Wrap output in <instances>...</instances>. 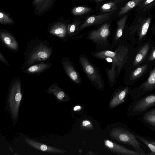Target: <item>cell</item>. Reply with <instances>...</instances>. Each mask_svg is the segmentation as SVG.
Listing matches in <instances>:
<instances>
[{
  "mask_svg": "<svg viewBox=\"0 0 155 155\" xmlns=\"http://www.w3.org/2000/svg\"><path fill=\"white\" fill-rule=\"evenodd\" d=\"M151 21V18L149 17L142 21L139 32L140 39L142 38L146 35L148 30Z\"/></svg>",
  "mask_w": 155,
  "mask_h": 155,
  "instance_id": "cell-23",
  "label": "cell"
},
{
  "mask_svg": "<svg viewBox=\"0 0 155 155\" xmlns=\"http://www.w3.org/2000/svg\"><path fill=\"white\" fill-rule=\"evenodd\" d=\"M128 87L122 88L115 91L112 95L108 104L110 109H113L120 105L131 91Z\"/></svg>",
  "mask_w": 155,
  "mask_h": 155,
  "instance_id": "cell-10",
  "label": "cell"
},
{
  "mask_svg": "<svg viewBox=\"0 0 155 155\" xmlns=\"http://www.w3.org/2000/svg\"><path fill=\"white\" fill-rule=\"evenodd\" d=\"M141 120L150 128H155V108L148 110L142 114Z\"/></svg>",
  "mask_w": 155,
  "mask_h": 155,
  "instance_id": "cell-15",
  "label": "cell"
},
{
  "mask_svg": "<svg viewBox=\"0 0 155 155\" xmlns=\"http://www.w3.org/2000/svg\"><path fill=\"white\" fill-rule=\"evenodd\" d=\"M40 148L42 151H45L47 149V147L45 145L43 144L41 146Z\"/></svg>",
  "mask_w": 155,
  "mask_h": 155,
  "instance_id": "cell-32",
  "label": "cell"
},
{
  "mask_svg": "<svg viewBox=\"0 0 155 155\" xmlns=\"http://www.w3.org/2000/svg\"><path fill=\"white\" fill-rule=\"evenodd\" d=\"M127 18V15H125L117 22V28L115 35L116 40H118L122 36Z\"/></svg>",
  "mask_w": 155,
  "mask_h": 155,
  "instance_id": "cell-21",
  "label": "cell"
},
{
  "mask_svg": "<svg viewBox=\"0 0 155 155\" xmlns=\"http://www.w3.org/2000/svg\"><path fill=\"white\" fill-rule=\"evenodd\" d=\"M0 37L4 44L10 49L13 50L17 49V43L10 34L5 31L2 32L0 33Z\"/></svg>",
  "mask_w": 155,
  "mask_h": 155,
  "instance_id": "cell-16",
  "label": "cell"
},
{
  "mask_svg": "<svg viewBox=\"0 0 155 155\" xmlns=\"http://www.w3.org/2000/svg\"><path fill=\"white\" fill-rule=\"evenodd\" d=\"M81 25L78 21H75L71 24L67 25L68 35L71 38L79 32V29Z\"/></svg>",
  "mask_w": 155,
  "mask_h": 155,
  "instance_id": "cell-22",
  "label": "cell"
},
{
  "mask_svg": "<svg viewBox=\"0 0 155 155\" xmlns=\"http://www.w3.org/2000/svg\"><path fill=\"white\" fill-rule=\"evenodd\" d=\"M104 144L109 151L118 155H141L137 151L129 150L110 140L105 139Z\"/></svg>",
  "mask_w": 155,
  "mask_h": 155,
  "instance_id": "cell-11",
  "label": "cell"
},
{
  "mask_svg": "<svg viewBox=\"0 0 155 155\" xmlns=\"http://www.w3.org/2000/svg\"><path fill=\"white\" fill-rule=\"evenodd\" d=\"M110 34V26L105 23L97 30L91 31L87 38L99 45H104Z\"/></svg>",
  "mask_w": 155,
  "mask_h": 155,
  "instance_id": "cell-8",
  "label": "cell"
},
{
  "mask_svg": "<svg viewBox=\"0 0 155 155\" xmlns=\"http://www.w3.org/2000/svg\"><path fill=\"white\" fill-rule=\"evenodd\" d=\"M155 0H145L143 3L141 7L144 9H148L153 5Z\"/></svg>",
  "mask_w": 155,
  "mask_h": 155,
  "instance_id": "cell-28",
  "label": "cell"
},
{
  "mask_svg": "<svg viewBox=\"0 0 155 155\" xmlns=\"http://www.w3.org/2000/svg\"><path fill=\"white\" fill-rule=\"evenodd\" d=\"M123 0H116L104 4L100 8L103 12H110L115 11L117 8V4Z\"/></svg>",
  "mask_w": 155,
  "mask_h": 155,
  "instance_id": "cell-20",
  "label": "cell"
},
{
  "mask_svg": "<svg viewBox=\"0 0 155 155\" xmlns=\"http://www.w3.org/2000/svg\"><path fill=\"white\" fill-rule=\"evenodd\" d=\"M97 2H100L104 0H95Z\"/></svg>",
  "mask_w": 155,
  "mask_h": 155,
  "instance_id": "cell-35",
  "label": "cell"
},
{
  "mask_svg": "<svg viewBox=\"0 0 155 155\" xmlns=\"http://www.w3.org/2000/svg\"><path fill=\"white\" fill-rule=\"evenodd\" d=\"M0 60L5 63H6V61L5 59L4 58L3 56L0 53Z\"/></svg>",
  "mask_w": 155,
  "mask_h": 155,
  "instance_id": "cell-33",
  "label": "cell"
},
{
  "mask_svg": "<svg viewBox=\"0 0 155 155\" xmlns=\"http://www.w3.org/2000/svg\"><path fill=\"white\" fill-rule=\"evenodd\" d=\"M109 137L118 142L129 145L141 155H147L140 147L141 144L134 133L126 126L122 124H114L107 129Z\"/></svg>",
  "mask_w": 155,
  "mask_h": 155,
  "instance_id": "cell-1",
  "label": "cell"
},
{
  "mask_svg": "<svg viewBox=\"0 0 155 155\" xmlns=\"http://www.w3.org/2000/svg\"><path fill=\"white\" fill-rule=\"evenodd\" d=\"M67 25L64 22H58L51 26L48 28L50 34L56 36L64 41L71 38L67 34Z\"/></svg>",
  "mask_w": 155,
  "mask_h": 155,
  "instance_id": "cell-13",
  "label": "cell"
},
{
  "mask_svg": "<svg viewBox=\"0 0 155 155\" xmlns=\"http://www.w3.org/2000/svg\"><path fill=\"white\" fill-rule=\"evenodd\" d=\"M128 50L124 46H120L115 51V54L111 57V68L108 70L107 75L111 87L115 83V78L120 70L128 58Z\"/></svg>",
  "mask_w": 155,
  "mask_h": 155,
  "instance_id": "cell-3",
  "label": "cell"
},
{
  "mask_svg": "<svg viewBox=\"0 0 155 155\" xmlns=\"http://www.w3.org/2000/svg\"><path fill=\"white\" fill-rule=\"evenodd\" d=\"M79 62L84 73L89 79L95 84L97 87L102 89L103 87L101 78L96 69L84 54L79 57Z\"/></svg>",
  "mask_w": 155,
  "mask_h": 155,
  "instance_id": "cell-6",
  "label": "cell"
},
{
  "mask_svg": "<svg viewBox=\"0 0 155 155\" xmlns=\"http://www.w3.org/2000/svg\"><path fill=\"white\" fill-rule=\"evenodd\" d=\"M54 1V0H34L33 4L38 12L42 13L48 10L52 6Z\"/></svg>",
  "mask_w": 155,
  "mask_h": 155,
  "instance_id": "cell-17",
  "label": "cell"
},
{
  "mask_svg": "<svg viewBox=\"0 0 155 155\" xmlns=\"http://www.w3.org/2000/svg\"><path fill=\"white\" fill-rule=\"evenodd\" d=\"M147 67V65L145 64L137 68L131 74V79L135 80L138 78L145 71Z\"/></svg>",
  "mask_w": 155,
  "mask_h": 155,
  "instance_id": "cell-26",
  "label": "cell"
},
{
  "mask_svg": "<svg viewBox=\"0 0 155 155\" xmlns=\"http://www.w3.org/2000/svg\"><path fill=\"white\" fill-rule=\"evenodd\" d=\"M64 93L62 91L59 92L58 94L57 97L60 99H62L64 96Z\"/></svg>",
  "mask_w": 155,
  "mask_h": 155,
  "instance_id": "cell-30",
  "label": "cell"
},
{
  "mask_svg": "<svg viewBox=\"0 0 155 155\" xmlns=\"http://www.w3.org/2000/svg\"><path fill=\"white\" fill-rule=\"evenodd\" d=\"M53 52V48L48 40L35 38L31 42L26 66L28 67L36 63L46 61L50 58Z\"/></svg>",
  "mask_w": 155,
  "mask_h": 155,
  "instance_id": "cell-2",
  "label": "cell"
},
{
  "mask_svg": "<svg viewBox=\"0 0 155 155\" xmlns=\"http://www.w3.org/2000/svg\"><path fill=\"white\" fill-rule=\"evenodd\" d=\"M143 0H132L126 3L124 6L120 8L118 13L119 16L122 15L138 5Z\"/></svg>",
  "mask_w": 155,
  "mask_h": 155,
  "instance_id": "cell-18",
  "label": "cell"
},
{
  "mask_svg": "<svg viewBox=\"0 0 155 155\" xmlns=\"http://www.w3.org/2000/svg\"><path fill=\"white\" fill-rule=\"evenodd\" d=\"M155 58V50L154 48L152 50L151 55L149 58V61H152L154 60Z\"/></svg>",
  "mask_w": 155,
  "mask_h": 155,
  "instance_id": "cell-29",
  "label": "cell"
},
{
  "mask_svg": "<svg viewBox=\"0 0 155 155\" xmlns=\"http://www.w3.org/2000/svg\"><path fill=\"white\" fill-rule=\"evenodd\" d=\"M91 124L90 122L88 121L84 120L82 123L83 125L84 126H86L87 125H90Z\"/></svg>",
  "mask_w": 155,
  "mask_h": 155,
  "instance_id": "cell-31",
  "label": "cell"
},
{
  "mask_svg": "<svg viewBox=\"0 0 155 155\" xmlns=\"http://www.w3.org/2000/svg\"><path fill=\"white\" fill-rule=\"evenodd\" d=\"M129 106L127 114L130 117L142 115L155 105V94H151L137 97Z\"/></svg>",
  "mask_w": 155,
  "mask_h": 155,
  "instance_id": "cell-4",
  "label": "cell"
},
{
  "mask_svg": "<svg viewBox=\"0 0 155 155\" xmlns=\"http://www.w3.org/2000/svg\"><path fill=\"white\" fill-rule=\"evenodd\" d=\"M61 63L65 72L70 80L76 84H80L81 80L79 73L69 58L67 57H64Z\"/></svg>",
  "mask_w": 155,
  "mask_h": 155,
  "instance_id": "cell-9",
  "label": "cell"
},
{
  "mask_svg": "<svg viewBox=\"0 0 155 155\" xmlns=\"http://www.w3.org/2000/svg\"><path fill=\"white\" fill-rule=\"evenodd\" d=\"M114 12H106L97 15H92L87 17L84 22L81 25L79 31L87 27L101 24L108 20L113 14Z\"/></svg>",
  "mask_w": 155,
  "mask_h": 155,
  "instance_id": "cell-12",
  "label": "cell"
},
{
  "mask_svg": "<svg viewBox=\"0 0 155 155\" xmlns=\"http://www.w3.org/2000/svg\"><path fill=\"white\" fill-rule=\"evenodd\" d=\"M149 48V45L148 43L142 48L135 57L134 63V66L138 65L142 61L148 53Z\"/></svg>",
  "mask_w": 155,
  "mask_h": 155,
  "instance_id": "cell-19",
  "label": "cell"
},
{
  "mask_svg": "<svg viewBox=\"0 0 155 155\" xmlns=\"http://www.w3.org/2000/svg\"><path fill=\"white\" fill-rule=\"evenodd\" d=\"M81 108L80 106H75L74 108V110H76L77 109H80Z\"/></svg>",
  "mask_w": 155,
  "mask_h": 155,
  "instance_id": "cell-34",
  "label": "cell"
},
{
  "mask_svg": "<svg viewBox=\"0 0 155 155\" xmlns=\"http://www.w3.org/2000/svg\"><path fill=\"white\" fill-rule=\"evenodd\" d=\"M22 96L21 91V83L17 81L13 84L8 97V104L12 118H17Z\"/></svg>",
  "mask_w": 155,
  "mask_h": 155,
  "instance_id": "cell-5",
  "label": "cell"
},
{
  "mask_svg": "<svg viewBox=\"0 0 155 155\" xmlns=\"http://www.w3.org/2000/svg\"><path fill=\"white\" fill-rule=\"evenodd\" d=\"M136 137L137 139H139L148 147L151 151V153L152 155H155L154 141L148 140L147 138L138 135H136Z\"/></svg>",
  "mask_w": 155,
  "mask_h": 155,
  "instance_id": "cell-24",
  "label": "cell"
},
{
  "mask_svg": "<svg viewBox=\"0 0 155 155\" xmlns=\"http://www.w3.org/2000/svg\"><path fill=\"white\" fill-rule=\"evenodd\" d=\"M52 66V64L51 63L41 62L31 65L25 70V72L31 74L38 75L47 71Z\"/></svg>",
  "mask_w": 155,
  "mask_h": 155,
  "instance_id": "cell-14",
  "label": "cell"
},
{
  "mask_svg": "<svg viewBox=\"0 0 155 155\" xmlns=\"http://www.w3.org/2000/svg\"><path fill=\"white\" fill-rule=\"evenodd\" d=\"M91 9L88 7L78 6L74 8L71 10V13L74 15H81L88 13Z\"/></svg>",
  "mask_w": 155,
  "mask_h": 155,
  "instance_id": "cell-25",
  "label": "cell"
},
{
  "mask_svg": "<svg viewBox=\"0 0 155 155\" xmlns=\"http://www.w3.org/2000/svg\"><path fill=\"white\" fill-rule=\"evenodd\" d=\"M155 88V69L151 72L147 80L140 85L131 91L130 95L133 99L146 95Z\"/></svg>",
  "mask_w": 155,
  "mask_h": 155,
  "instance_id": "cell-7",
  "label": "cell"
},
{
  "mask_svg": "<svg viewBox=\"0 0 155 155\" xmlns=\"http://www.w3.org/2000/svg\"><path fill=\"white\" fill-rule=\"evenodd\" d=\"M13 20L8 15L4 12H0V23L2 24H12Z\"/></svg>",
  "mask_w": 155,
  "mask_h": 155,
  "instance_id": "cell-27",
  "label": "cell"
}]
</instances>
